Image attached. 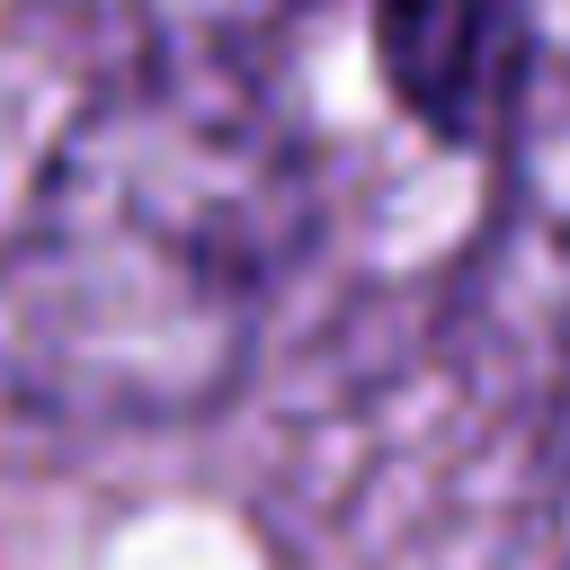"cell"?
<instances>
[{
	"label": "cell",
	"mask_w": 570,
	"mask_h": 570,
	"mask_svg": "<svg viewBox=\"0 0 570 570\" xmlns=\"http://www.w3.org/2000/svg\"><path fill=\"white\" fill-rule=\"evenodd\" d=\"M321 178L223 45H142L45 151L0 249V374L62 428L214 410L312 249Z\"/></svg>",
	"instance_id": "obj_1"
},
{
	"label": "cell",
	"mask_w": 570,
	"mask_h": 570,
	"mask_svg": "<svg viewBox=\"0 0 570 570\" xmlns=\"http://www.w3.org/2000/svg\"><path fill=\"white\" fill-rule=\"evenodd\" d=\"M534 27L517 0H374V71L454 151H490L525 98Z\"/></svg>",
	"instance_id": "obj_2"
},
{
	"label": "cell",
	"mask_w": 570,
	"mask_h": 570,
	"mask_svg": "<svg viewBox=\"0 0 570 570\" xmlns=\"http://www.w3.org/2000/svg\"><path fill=\"white\" fill-rule=\"evenodd\" d=\"M116 9L142 27V45H223V53H240L258 27H276L312 0H116Z\"/></svg>",
	"instance_id": "obj_3"
},
{
	"label": "cell",
	"mask_w": 570,
	"mask_h": 570,
	"mask_svg": "<svg viewBox=\"0 0 570 570\" xmlns=\"http://www.w3.org/2000/svg\"><path fill=\"white\" fill-rule=\"evenodd\" d=\"M543 463L570 499V258H561V294H552V338H543Z\"/></svg>",
	"instance_id": "obj_4"
},
{
	"label": "cell",
	"mask_w": 570,
	"mask_h": 570,
	"mask_svg": "<svg viewBox=\"0 0 570 570\" xmlns=\"http://www.w3.org/2000/svg\"><path fill=\"white\" fill-rule=\"evenodd\" d=\"M517 9H525L534 36H561V45H570V0H517Z\"/></svg>",
	"instance_id": "obj_5"
}]
</instances>
